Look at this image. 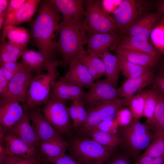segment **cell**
Returning <instances> with one entry per match:
<instances>
[{"mask_svg": "<svg viewBox=\"0 0 164 164\" xmlns=\"http://www.w3.org/2000/svg\"><path fill=\"white\" fill-rule=\"evenodd\" d=\"M62 18L52 0H43L30 23L29 41L46 60H55L58 52L55 37Z\"/></svg>", "mask_w": 164, "mask_h": 164, "instance_id": "cell-1", "label": "cell"}, {"mask_svg": "<svg viewBox=\"0 0 164 164\" xmlns=\"http://www.w3.org/2000/svg\"><path fill=\"white\" fill-rule=\"evenodd\" d=\"M83 22L63 17L59 24L56 45L62 65H69L86 52L84 46L87 44L89 37Z\"/></svg>", "mask_w": 164, "mask_h": 164, "instance_id": "cell-2", "label": "cell"}, {"mask_svg": "<svg viewBox=\"0 0 164 164\" xmlns=\"http://www.w3.org/2000/svg\"><path fill=\"white\" fill-rule=\"evenodd\" d=\"M117 135L124 152L135 162L152 140L155 133L146 124L141 123L139 119L133 118L129 125L119 126Z\"/></svg>", "mask_w": 164, "mask_h": 164, "instance_id": "cell-3", "label": "cell"}, {"mask_svg": "<svg viewBox=\"0 0 164 164\" xmlns=\"http://www.w3.org/2000/svg\"><path fill=\"white\" fill-rule=\"evenodd\" d=\"M62 65L61 60L46 61L44 67L46 72L35 76L31 82L25 110L27 111L40 107L47 102L53 83L59 77L56 69Z\"/></svg>", "mask_w": 164, "mask_h": 164, "instance_id": "cell-4", "label": "cell"}, {"mask_svg": "<svg viewBox=\"0 0 164 164\" xmlns=\"http://www.w3.org/2000/svg\"><path fill=\"white\" fill-rule=\"evenodd\" d=\"M84 4L83 23L88 36L97 33H119L114 20L105 10L102 0H84Z\"/></svg>", "mask_w": 164, "mask_h": 164, "instance_id": "cell-5", "label": "cell"}, {"mask_svg": "<svg viewBox=\"0 0 164 164\" xmlns=\"http://www.w3.org/2000/svg\"><path fill=\"white\" fill-rule=\"evenodd\" d=\"M67 147L70 155L80 164H105L114 152L92 138H74Z\"/></svg>", "mask_w": 164, "mask_h": 164, "instance_id": "cell-6", "label": "cell"}, {"mask_svg": "<svg viewBox=\"0 0 164 164\" xmlns=\"http://www.w3.org/2000/svg\"><path fill=\"white\" fill-rule=\"evenodd\" d=\"M149 2L141 0H123L114 12L113 17L119 35L126 33L130 27L145 15L149 8Z\"/></svg>", "mask_w": 164, "mask_h": 164, "instance_id": "cell-7", "label": "cell"}, {"mask_svg": "<svg viewBox=\"0 0 164 164\" xmlns=\"http://www.w3.org/2000/svg\"><path fill=\"white\" fill-rule=\"evenodd\" d=\"M41 111L46 119L60 134H70L72 123L66 101L50 97Z\"/></svg>", "mask_w": 164, "mask_h": 164, "instance_id": "cell-8", "label": "cell"}, {"mask_svg": "<svg viewBox=\"0 0 164 164\" xmlns=\"http://www.w3.org/2000/svg\"><path fill=\"white\" fill-rule=\"evenodd\" d=\"M125 105V100L120 98L92 105L87 111V120L80 131L88 134L100 122L114 118L117 112Z\"/></svg>", "mask_w": 164, "mask_h": 164, "instance_id": "cell-9", "label": "cell"}, {"mask_svg": "<svg viewBox=\"0 0 164 164\" xmlns=\"http://www.w3.org/2000/svg\"><path fill=\"white\" fill-rule=\"evenodd\" d=\"M0 146L8 155L27 159H39L38 151L34 147L5 131L0 135Z\"/></svg>", "mask_w": 164, "mask_h": 164, "instance_id": "cell-10", "label": "cell"}, {"mask_svg": "<svg viewBox=\"0 0 164 164\" xmlns=\"http://www.w3.org/2000/svg\"><path fill=\"white\" fill-rule=\"evenodd\" d=\"M82 99L84 104L94 105L102 102L120 99L118 89L106 78L94 82Z\"/></svg>", "mask_w": 164, "mask_h": 164, "instance_id": "cell-11", "label": "cell"}, {"mask_svg": "<svg viewBox=\"0 0 164 164\" xmlns=\"http://www.w3.org/2000/svg\"><path fill=\"white\" fill-rule=\"evenodd\" d=\"M27 112L40 142L49 140L65 141L61 134L45 118L40 107L27 111Z\"/></svg>", "mask_w": 164, "mask_h": 164, "instance_id": "cell-12", "label": "cell"}, {"mask_svg": "<svg viewBox=\"0 0 164 164\" xmlns=\"http://www.w3.org/2000/svg\"><path fill=\"white\" fill-rule=\"evenodd\" d=\"M20 103L11 94L0 98V125L6 129L13 126L23 116L25 110Z\"/></svg>", "mask_w": 164, "mask_h": 164, "instance_id": "cell-13", "label": "cell"}, {"mask_svg": "<svg viewBox=\"0 0 164 164\" xmlns=\"http://www.w3.org/2000/svg\"><path fill=\"white\" fill-rule=\"evenodd\" d=\"M34 77L32 73L26 68L22 63L19 70L9 81L11 94L22 104L24 108L27 101L31 82Z\"/></svg>", "mask_w": 164, "mask_h": 164, "instance_id": "cell-14", "label": "cell"}, {"mask_svg": "<svg viewBox=\"0 0 164 164\" xmlns=\"http://www.w3.org/2000/svg\"><path fill=\"white\" fill-rule=\"evenodd\" d=\"M119 36V33H97L91 35L88 37L87 54L100 57L105 52L111 50Z\"/></svg>", "mask_w": 164, "mask_h": 164, "instance_id": "cell-15", "label": "cell"}, {"mask_svg": "<svg viewBox=\"0 0 164 164\" xmlns=\"http://www.w3.org/2000/svg\"><path fill=\"white\" fill-rule=\"evenodd\" d=\"M154 77L152 69L142 76L126 80L118 89L120 97L125 99L126 105L136 92L153 82Z\"/></svg>", "mask_w": 164, "mask_h": 164, "instance_id": "cell-16", "label": "cell"}, {"mask_svg": "<svg viewBox=\"0 0 164 164\" xmlns=\"http://www.w3.org/2000/svg\"><path fill=\"white\" fill-rule=\"evenodd\" d=\"M116 46L142 52L159 59L161 54L149 41L127 34L119 35L111 50H113Z\"/></svg>", "mask_w": 164, "mask_h": 164, "instance_id": "cell-17", "label": "cell"}, {"mask_svg": "<svg viewBox=\"0 0 164 164\" xmlns=\"http://www.w3.org/2000/svg\"><path fill=\"white\" fill-rule=\"evenodd\" d=\"M59 78L53 83L50 97L72 101L83 98L86 92L83 87L68 82L63 77Z\"/></svg>", "mask_w": 164, "mask_h": 164, "instance_id": "cell-18", "label": "cell"}, {"mask_svg": "<svg viewBox=\"0 0 164 164\" xmlns=\"http://www.w3.org/2000/svg\"><path fill=\"white\" fill-rule=\"evenodd\" d=\"M162 17V15L157 11L147 13L132 25L125 34L149 41L152 29Z\"/></svg>", "mask_w": 164, "mask_h": 164, "instance_id": "cell-19", "label": "cell"}, {"mask_svg": "<svg viewBox=\"0 0 164 164\" xmlns=\"http://www.w3.org/2000/svg\"><path fill=\"white\" fill-rule=\"evenodd\" d=\"M63 78L73 84L84 88L90 87L95 80L87 68L78 59L72 62Z\"/></svg>", "mask_w": 164, "mask_h": 164, "instance_id": "cell-20", "label": "cell"}, {"mask_svg": "<svg viewBox=\"0 0 164 164\" xmlns=\"http://www.w3.org/2000/svg\"><path fill=\"white\" fill-rule=\"evenodd\" d=\"M5 131L19 137L39 150L40 142L26 110L21 119L12 127L8 129H5Z\"/></svg>", "mask_w": 164, "mask_h": 164, "instance_id": "cell-21", "label": "cell"}, {"mask_svg": "<svg viewBox=\"0 0 164 164\" xmlns=\"http://www.w3.org/2000/svg\"><path fill=\"white\" fill-rule=\"evenodd\" d=\"M52 1L63 17L84 21L85 17L84 0H52Z\"/></svg>", "mask_w": 164, "mask_h": 164, "instance_id": "cell-22", "label": "cell"}, {"mask_svg": "<svg viewBox=\"0 0 164 164\" xmlns=\"http://www.w3.org/2000/svg\"><path fill=\"white\" fill-rule=\"evenodd\" d=\"M113 50L128 61L142 66L152 68L157 64L159 59L147 53L133 50L119 46Z\"/></svg>", "mask_w": 164, "mask_h": 164, "instance_id": "cell-23", "label": "cell"}, {"mask_svg": "<svg viewBox=\"0 0 164 164\" xmlns=\"http://www.w3.org/2000/svg\"><path fill=\"white\" fill-rule=\"evenodd\" d=\"M68 143L66 142L49 140L40 142L38 156L43 162H47L66 153Z\"/></svg>", "mask_w": 164, "mask_h": 164, "instance_id": "cell-24", "label": "cell"}, {"mask_svg": "<svg viewBox=\"0 0 164 164\" xmlns=\"http://www.w3.org/2000/svg\"><path fill=\"white\" fill-rule=\"evenodd\" d=\"M1 41H5L7 38L9 41L27 50L30 40L29 32L26 28L21 27L8 26L3 27Z\"/></svg>", "mask_w": 164, "mask_h": 164, "instance_id": "cell-25", "label": "cell"}, {"mask_svg": "<svg viewBox=\"0 0 164 164\" xmlns=\"http://www.w3.org/2000/svg\"><path fill=\"white\" fill-rule=\"evenodd\" d=\"M41 1L26 0L5 26H17L26 22L30 21L37 11Z\"/></svg>", "mask_w": 164, "mask_h": 164, "instance_id": "cell-26", "label": "cell"}, {"mask_svg": "<svg viewBox=\"0 0 164 164\" xmlns=\"http://www.w3.org/2000/svg\"><path fill=\"white\" fill-rule=\"evenodd\" d=\"M103 61L105 69L106 79L117 88L120 73L119 63L116 55L111 53L109 51L105 52L99 57Z\"/></svg>", "mask_w": 164, "mask_h": 164, "instance_id": "cell-27", "label": "cell"}, {"mask_svg": "<svg viewBox=\"0 0 164 164\" xmlns=\"http://www.w3.org/2000/svg\"><path fill=\"white\" fill-rule=\"evenodd\" d=\"M21 58L23 66L31 72L36 73L37 75L41 74L47 61L39 51L28 49L24 52Z\"/></svg>", "mask_w": 164, "mask_h": 164, "instance_id": "cell-28", "label": "cell"}, {"mask_svg": "<svg viewBox=\"0 0 164 164\" xmlns=\"http://www.w3.org/2000/svg\"><path fill=\"white\" fill-rule=\"evenodd\" d=\"M94 140L103 147L112 151L120 146V141L117 135L98 130H93L88 134Z\"/></svg>", "mask_w": 164, "mask_h": 164, "instance_id": "cell-29", "label": "cell"}, {"mask_svg": "<svg viewBox=\"0 0 164 164\" xmlns=\"http://www.w3.org/2000/svg\"><path fill=\"white\" fill-rule=\"evenodd\" d=\"M147 125L154 133H164V97L158 93L157 103L153 118Z\"/></svg>", "mask_w": 164, "mask_h": 164, "instance_id": "cell-30", "label": "cell"}, {"mask_svg": "<svg viewBox=\"0 0 164 164\" xmlns=\"http://www.w3.org/2000/svg\"><path fill=\"white\" fill-rule=\"evenodd\" d=\"M116 55L119 60L121 72L128 79L138 77L152 69L134 64L118 55Z\"/></svg>", "mask_w": 164, "mask_h": 164, "instance_id": "cell-31", "label": "cell"}, {"mask_svg": "<svg viewBox=\"0 0 164 164\" xmlns=\"http://www.w3.org/2000/svg\"><path fill=\"white\" fill-rule=\"evenodd\" d=\"M154 133L153 139L141 156L156 157L164 155V133Z\"/></svg>", "mask_w": 164, "mask_h": 164, "instance_id": "cell-32", "label": "cell"}, {"mask_svg": "<svg viewBox=\"0 0 164 164\" xmlns=\"http://www.w3.org/2000/svg\"><path fill=\"white\" fill-rule=\"evenodd\" d=\"M150 37L153 46L164 55V17H162L152 29Z\"/></svg>", "mask_w": 164, "mask_h": 164, "instance_id": "cell-33", "label": "cell"}, {"mask_svg": "<svg viewBox=\"0 0 164 164\" xmlns=\"http://www.w3.org/2000/svg\"><path fill=\"white\" fill-rule=\"evenodd\" d=\"M158 92L154 88L146 91L143 116L146 119L145 124H149L152 120L157 105Z\"/></svg>", "mask_w": 164, "mask_h": 164, "instance_id": "cell-34", "label": "cell"}, {"mask_svg": "<svg viewBox=\"0 0 164 164\" xmlns=\"http://www.w3.org/2000/svg\"><path fill=\"white\" fill-rule=\"evenodd\" d=\"M146 91L142 92L133 96L128 104L133 118L139 119L143 116Z\"/></svg>", "mask_w": 164, "mask_h": 164, "instance_id": "cell-35", "label": "cell"}, {"mask_svg": "<svg viewBox=\"0 0 164 164\" xmlns=\"http://www.w3.org/2000/svg\"><path fill=\"white\" fill-rule=\"evenodd\" d=\"M0 73L9 81L17 73L22 66L21 62L17 61L0 63Z\"/></svg>", "mask_w": 164, "mask_h": 164, "instance_id": "cell-36", "label": "cell"}, {"mask_svg": "<svg viewBox=\"0 0 164 164\" xmlns=\"http://www.w3.org/2000/svg\"><path fill=\"white\" fill-rule=\"evenodd\" d=\"M119 125L115 119L103 121L94 127L88 134L93 130H98L117 135Z\"/></svg>", "mask_w": 164, "mask_h": 164, "instance_id": "cell-37", "label": "cell"}, {"mask_svg": "<svg viewBox=\"0 0 164 164\" xmlns=\"http://www.w3.org/2000/svg\"><path fill=\"white\" fill-rule=\"evenodd\" d=\"M133 117L129 109L122 108L116 113L115 118L119 126H124L129 125L132 121Z\"/></svg>", "mask_w": 164, "mask_h": 164, "instance_id": "cell-38", "label": "cell"}, {"mask_svg": "<svg viewBox=\"0 0 164 164\" xmlns=\"http://www.w3.org/2000/svg\"><path fill=\"white\" fill-rule=\"evenodd\" d=\"M39 159H27L7 154L0 161V164H38Z\"/></svg>", "mask_w": 164, "mask_h": 164, "instance_id": "cell-39", "label": "cell"}, {"mask_svg": "<svg viewBox=\"0 0 164 164\" xmlns=\"http://www.w3.org/2000/svg\"><path fill=\"white\" fill-rule=\"evenodd\" d=\"M26 0H10L7 8L3 27L5 26L9 21Z\"/></svg>", "mask_w": 164, "mask_h": 164, "instance_id": "cell-40", "label": "cell"}, {"mask_svg": "<svg viewBox=\"0 0 164 164\" xmlns=\"http://www.w3.org/2000/svg\"><path fill=\"white\" fill-rule=\"evenodd\" d=\"M0 50L5 51L13 55L20 57H21L24 52L26 50L9 41L5 40L2 42L0 46Z\"/></svg>", "mask_w": 164, "mask_h": 164, "instance_id": "cell-41", "label": "cell"}, {"mask_svg": "<svg viewBox=\"0 0 164 164\" xmlns=\"http://www.w3.org/2000/svg\"><path fill=\"white\" fill-rule=\"evenodd\" d=\"M87 59L95 69L100 77L105 76V69L104 63L99 57L87 54H85Z\"/></svg>", "mask_w": 164, "mask_h": 164, "instance_id": "cell-42", "label": "cell"}, {"mask_svg": "<svg viewBox=\"0 0 164 164\" xmlns=\"http://www.w3.org/2000/svg\"><path fill=\"white\" fill-rule=\"evenodd\" d=\"M84 104L82 99L77 100L78 117L75 130L79 129L87 120V112L84 108Z\"/></svg>", "mask_w": 164, "mask_h": 164, "instance_id": "cell-43", "label": "cell"}, {"mask_svg": "<svg viewBox=\"0 0 164 164\" xmlns=\"http://www.w3.org/2000/svg\"><path fill=\"white\" fill-rule=\"evenodd\" d=\"M105 164H133L131 158L124 152L113 154Z\"/></svg>", "mask_w": 164, "mask_h": 164, "instance_id": "cell-44", "label": "cell"}, {"mask_svg": "<svg viewBox=\"0 0 164 164\" xmlns=\"http://www.w3.org/2000/svg\"><path fill=\"white\" fill-rule=\"evenodd\" d=\"M135 164H164V155L156 157L140 156Z\"/></svg>", "mask_w": 164, "mask_h": 164, "instance_id": "cell-45", "label": "cell"}, {"mask_svg": "<svg viewBox=\"0 0 164 164\" xmlns=\"http://www.w3.org/2000/svg\"><path fill=\"white\" fill-rule=\"evenodd\" d=\"M47 163L52 164H80L70 155L65 153L58 157L49 161Z\"/></svg>", "mask_w": 164, "mask_h": 164, "instance_id": "cell-46", "label": "cell"}, {"mask_svg": "<svg viewBox=\"0 0 164 164\" xmlns=\"http://www.w3.org/2000/svg\"><path fill=\"white\" fill-rule=\"evenodd\" d=\"M153 82V88L164 97V70L155 77Z\"/></svg>", "mask_w": 164, "mask_h": 164, "instance_id": "cell-47", "label": "cell"}, {"mask_svg": "<svg viewBox=\"0 0 164 164\" xmlns=\"http://www.w3.org/2000/svg\"><path fill=\"white\" fill-rule=\"evenodd\" d=\"M68 109L72 122V125L75 129L77 124L78 117L77 100L73 101L71 105L68 107Z\"/></svg>", "mask_w": 164, "mask_h": 164, "instance_id": "cell-48", "label": "cell"}, {"mask_svg": "<svg viewBox=\"0 0 164 164\" xmlns=\"http://www.w3.org/2000/svg\"><path fill=\"white\" fill-rule=\"evenodd\" d=\"M9 81L4 76L0 73V96L4 97L11 94L9 87Z\"/></svg>", "mask_w": 164, "mask_h": 164, "instance_id": "cell-49", "label": "cell"}, {"mask_svg": "<svg viewBox=\"0 0 164 164\" xmlns=\"http://www.w3.org/2000/svg\"><path fill=\"white\" fill-rule=\"evenodd\" d=\"M9 2V0H0V15H5Z\"/></svg>", "mask_w": 164, "mask_h": 164, "instance_id": "cell-50", "label": "cell"}, {"mask_svg": "<svg viewBox=\"0 0 164 164\" xmlns=\"http://www.w3.org/2000/svg\"><path fill=\"white\" fill-rule=\"evenodd\" d=\"M157 7V11L162 15V17H164V0L159 1Z\"/></svg>", "mask_w": 164, "mask_h": 164, "instance_id": "cell-51", "label": "cell"}, {"mask_svg": "<svg viewBox=\"0 0 164 164\" xmlns=\"http://www.w3.org/2000/svg\"><path fill=\"white\" fill-rule=\"evenodd\" d=\"M42 161H41V160L40 159H39L38 164H42Z\"/></svg>", "mask_w": 164, "mask_h": 164, "instance_id": "cell-52", "label": "cell"}, {"mask_svg": "<svg viewBox=\"0 0 164 164\" xmlns=\"http://www.w3.org/2000/svg\"><path fill=\"white\" fill-rule=\"evenodd\" d=\"M163 66H164V62L163 63Z\"/></svg>", "mask_w": 164, "mask_h": 164, "instance_id": "cell-53", "label": "cell"}]
</instances>
